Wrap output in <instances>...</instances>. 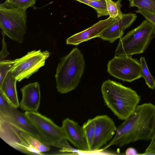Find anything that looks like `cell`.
Segmentation results:
<instances>
[{"mask_svg": "<svg viewBox=\"0 0 155 155\" xmlns=\"http://www.w3.org/2000/svg\"><path fill=\"white\" fill-rule=\"evenodd\" d=\"M121 1H122V0H117V1L118 2L120 3L121 2Z\"/></svg>", "mask_w": 155, "mask_h": 155, "instance_id": "obj_29", "label": "cell"}, {"mask_svg": "<svg viewBox=\"0 0 155 155\" xmlns=\"http://www.w3.org/2000/svg\"><path fill=\"white\" fill-rule=\"evenodd\" d=\"M137 17L135 13L123 14L121 18L105 30L98 38L113 43L122 37L124 31L135 21Z\"/></svg>", "mask_w": 155, "mask_h": 155, "instance_id": "obj_14", "label": "cell"}, {"mask_svg": "<svg viewBox=\"0 0 155 155\" xmlns=\"http://www.w3.org/2000/svg\"><path fill=\"white\" fill-rule=\"evenodd\" d=\"M130 7H136L155 14V0H129Z\"/></svg>", "mask_w": 155, "mask_h": 155, "instance_id": "obj_20", "label": "cell"}, {"mask_svg": "<svg viewBox=\"0 0 155 155\" xmlns=\"http://www.w3.org/2000/svg\"><path fill=\"white\" fill-rule=\"evenodd\" d=\"M36 1V0H5L4 3L9 8L26 11L28 8L33 6Z\"/></svg>", "mask_w": 155, "mask_h": 155, "instance_id": "obj_21", "label": "cell"}, {"mask_svg": "<svg viewBox=\"0 0 155 155\" xmlns=\"http://www.w3.org/2000/svg\"><path fill=\"white\" fill-rule=\"evenodd\" d=\"M0 119L9 123L42 142L40 136L34 125L25 113L23 114L20 112L17 108L12 106V116L9 119Z\"/></svg>", "mask_w": 155, "mask_h": 155, "instance_id": "obj_15", "label": "cell"}, {"mask_svg": "<svg viewBox=\"0 0 155 155\" xmlns=\"http://www.w3.org/2000/svg\"><path fill=\"white\" fill-rule=\"evenodd\" d=\"M85 68L83 54L77 48H73L62 57L55 75L56 87L61 94L68 93L78 86Z\"/></svg>", "mask_w": 155, "mask_h": 155, "instance_id": "obj_3", "label": "cell"}, {"mask_svg": "<svg viewBox=\"0 0 155 155\" xmlns=\"http://www.w3.org/2000/svg\"><path fill=\"white\" fill-rule=\"evenodd\" d=\"M139 62L141 68V77L144 78L149 88L154 89L155 88V80L149 70L145 58L141 57Z\"/></svg>", "mask_w": 155, "mask_h": 155, "instance_id": "obj_18", "label": "cell"}, {"mask_svg": "<svg viewBox=\"0 0 155 155\" xmlns=\"http://www.w3.org/2000/svg\"><path fill=\"white\" fill-rule=\"evenodd\" d=\"M12 107L0 91V119L7 120L12 117Z\"/></svg>", "mask_w": 155, "mask_h": 155, "instance_id": "obj_22", "label": "cell"}, {"mask_svg": "<svg viewBox=\"0 0 155 155\" xmlns=\"http://www.w3.org/2000/svg\"><path fill=\"white\" fill-rule=\"evenodd\" d=\"M17 81L10 71L0 84V91L9 103L16 108L19 107L16 89Z\"/></svg>", "mask_w": 155, "mask_h": 155, "instance_id": "obj_16", "label": "cell"}, {"mask_svg": "<svg viewBox=\"0 0 155 155\" xmlns=\"http://www.w3.org/2000/svg\"><path fill=\"white\" fill-rule=\"evenodd\" d=\"M92 7L96 11L98 17L109 15L106 0H75Z\"/></svg>", "mask_w": 155, "mask_h": 155, "instance_id": "obj_17", "label": "cell"}, {"mask_svg": "<svg viewBox=\"0 0 155 155\" xmlns=\"http://www.w3.org/2000/svg\"><path fill=\"white\" fill-rule=\"evenodd\" d=\"M50 53L48 50H33L28 52L22 57L14 60L10 70L17 81L28 79L44 65Z\"/></svg>", "mask_w": 155, "mask_h": 155, "instance_id": "obj_8", "label": "cell"}, {"mask_svg": "<svg viewBox=\"0 0 155 155\" xmlns=\"http://www.w3.org/2000/svg\"><path fill=\"white\" fill-rule=\"evenodd\" d=\"M26 11L0 5V27L2 32L19 43L23 42L27 29Z\"/></svg>", "mask_w": 155, "mask_h": 155, "instance_id": "obj_7", "label": "cell"}, {"mask_svg": "<svg viewBox=\"0 0 155 155\" xmlns=\"http://www.w3.org/2000/svg\"><path fill=\"white\" fill-rule=\"evenodd\" d=\"M140 153L135 148L132 147L128 148L125 151V154L127 155H140Z\"/></svg>", "mask_w": 155, "mask_h": 155, "instance_id": "obj_28", "label": "cell"}, {"mask_svg": "<svg viewBox=\"0 0 155 155\" xmlns=\"http://www.w3.org/2000/svg\"><path fill=\"white\" fill-rule=\"evenodd\" d=\"M101 91L106 105L121 120L133 114L140 100L136 91L109 79L103 83Z\"/></svg>", "mask_w": 155, "mask_h": 155, "instance_id": "obj_2", "label": "cell"}, {"mask_svg": "<svg viewBox=\"0 0 155 155\" xmlns=\"http://www.w3.org/2000/svg\"><path fill=\"white\" fill-rule=\"evenodd\" d=\"M136 12L141 14L146 19L150 21L155 26V14L140 9H138Z\"/></svg>", "mask_w": 155, "mask_h": 155, "instance_id": "obj_26", "label": "cell"}, {"mask_svg": "<svg viewBox=\"0 0 155 155\" xmlns=\"http://www.w3.org/2000/svg\"><path fill=\"white\" fill-rule=\"evenodd\" d=\"M139 62L131 56L115 55L107 64V71L112 76L124 81L131 82L142 78Z\"/></svg>", "mask_w": 155, "mask_h": 155, "instance_id": "obj_9", "label": "cell"}, {"mask_svg": "<svg viewBox=\"0 0 155 155\" xmlns=\"http://www.w3.org/2000/svg\"><path fill=\"white\" fill-rule=\"evenodd\" d=\"M120 19L109 16L106 19L100 21L88 28L68 38L66 44L77 45L92 38L98 37L105 30Z\"/></svg>", "mask_w": 155, "mask_h": 155, "instance_id": "obj_11", "label": "cell"}, {"mask_svg": "<svg viewBox=\"0 0 155 155\" xmlns=\"http://www.w3.org/2000/svg\"><path fill=\"white\" fill-rule=\"evenodd\" d=\"M62 127L67 140L78 150L84 152H90L82 126L73 120L66 118L62 121Z\"/></svg>", "mask_w": 155, "mask_h": 155, "instance_id": "obj_12", "label": "cell"}, {"mask_svg": "<svg viewBox=\"0 0 155 155\" xmlns=\"http://www.w3.org/2000/svg\"><path fill=\"white\" fill-rule=\"evenodd\" d=\"M141 155H155V133L151 140L150 143L145 150L144 152Z\"/></svg>", "mask_w": 155, "mask_h": 155, "instance_id": "obj_27", "label": "cell"}, {"mask_svg": "<svg viewBox=\"0 0 155 155\" xmlns=\"http://www.w3.org/2000/svg\"><path fill=\"white\" fill-rule=\"evenodd\" d=\"M95 127L94 135L90 152H95L110 141L117 130L113 120L105 115L94 118Z\"/></svg>", "mask_w": 155, "mask_h": 155, "instance_id": "obj_10", "label": "cell"}, {"mask_svg": "<svg viewBox=\"0 0 155 155\" xmlns=\"http://www.w3.org/2000/svg\"><path fill=\"white\" fill-rule=\"evenodd\" d=\"M155 38V26L146 19L120 38L115 55L132 56L143 53Z\"/></svg>", "mask_w": 155, "mask_h": 155, "instance_id": "obj_4", "label": "cell"}, {"mask_svg": "<svg viewBox=\"0 0 155 155\" xmlns=\"http://www.w3.org/2000/svg\"><path fill=\"white\" fill-rule=\"evenodd\" d=\"M21 91L22 98L19 103L20 107L25 112H37L41 98L39 83H29L23 87Z\"/></svg>", "mask_w": 155, "mask_h": 155, "instance_id": "obj_13", "label": "cell"}, {"mask_svg": "<svg viewBox=\"0 0 155 155\" xmlns=\"http://www.w3.org/2000/svg\"><path fill=\"white\" fill-rule=\"evenodd\" d=\"M155 133V105H138L134 113L117 128L116 134L103 149L114 145L122 147L130 143L151 140Z\"/></svg>", "mask_w": 155, "mask_h": 155, "instance_id": "obj_1", "label": "cell"}, {"mask_svg": "<svg viewBox=\"0 0 155 155\" xmlns=\"http://www.w3.org/2000/svg\"><path fill=\"white\" fill-rule=\"evenodd\" d=\"M89 151L93 143L95 130V123L94 118L89 119L82 126Z\"/></svg>", "mask_w": 155, "mask_h": 155, "instance_id": "obj_19", "label": "cell"}, {"mask_svg": "<svg viewBox=\"0 0 155 155\" xmlns=\"http://www.w3.org/2000/svg\"><path fill=\"white\" fill-rule=\"evenodd\" d=\"M2 49L0 53V61H2L9 54L7 48V45L5 41V34L2 32Z\"/></svg>", "mask_w": 155, "mask_h": 155, "instance_id": "obj_25", "label": "cell"}, {"mask_svg": "<svg viewBox=\"0 0 155 155\" xmlns=\"http://www.w3.org/2000/svg\"><path fill=\"white\" fill-rule=\"evenodd\" d=\"M25 114L36 128L42 143L61 148L59 151L61 152L72 148L67 141L62 127L57 125L51 120L38 112H25Z\"/></svg>", "mask_w": 155, "mask_h": 155, "instance_id": "obj_6", "label": "cell"}, {"mask_svg": "<svg viewBox=\"0 0 155 155\" xmlns=\"http://www.w3.org/2000/svg\"><path fill=\"white\" fill-rule=\"evenodd\" d=\"M13 64L14 60H4L0 61V84L11 70Z\"/></svg>", "mask_w": 155, "mask_h": 155, "instance_id": "obj_24", "label": "cell"}, {"mask_svg": "<svg viewBox=\"0 0 155 155\" xmlns=\"http://www.w3.org/2000/svg\"><path fill=\"white\" fill-rule=\"evenodd\" d=\"M0 137L16 150L31 155H44L49 146L9 123L0 119Z\"/></svg>", "mask_w": 155, "mask_h": 155, "instance_id": "obj_5", "label": "cell"}, {"mask_svg": "<svg viewBox=\"0 0 155 155\" xmlns=\"http://www.w3.org/2000/svg\"><path fill=\"white\" fill-rule=\"evenodd\" d=\"M107 12L110 17L115 18H121L123 13L121 11L122 5L117 1L114 2L112 0H106Z\"/></svg>", "mask_w": 155, "mask_h": 155, "instance_id": "obj_23", "label": "cell"}]
</instances>
